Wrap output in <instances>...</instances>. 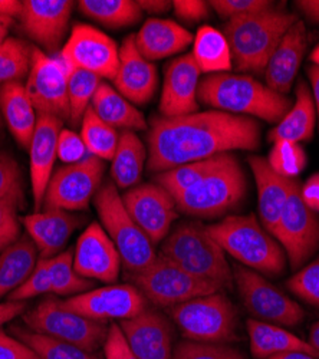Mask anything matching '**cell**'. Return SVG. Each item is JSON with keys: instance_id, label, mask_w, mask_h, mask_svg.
Returning a JSON list of instances; mask_svg holds the SVG:
<instances>
[{"instance_id": "obj_20", "label": "cell", "mask_w": 319, "mask_h": 359, "mask_svg": "<svg viewBox=\"0 0 319 359\" xmlns=\"http://www.w3.org/2000/svg\"><path fill=\"white\" fill-rule=\"evenodd\" d=\"M200 69L191 53L168 64L160 100V112L165 118H176L198 112Z\"/></svg>"}, {"instance_id": "obj_26", "label": "cell", "mask_w": 319, "mask_h": 359, "mask_svg": "<svg viewBox=\"0 0 319 359\" xmlns=\"http://www.w3.org/2000/svg\"><path fill=\"white\" fill-rule=\"evenodd\" d=\"M249 164L257 187V207L260 220H262L265 229L271 234H275L289 196V190H291L292 180L278 175L271 168L266 158L253 156L249 158Z\"/></svg>"}, {"instance_id": "obj_34", "label": "cell", "mask_w": 319, "mask_h": 359, "mask_svg": "<svg viewBox=\"0 0 319 359\" xmlns=\"http://www.w3.org/2000/svg\"><path fill=\"white\" fill-rule=\"evenodd\" d=\"M191 55L201 74H224L233 68L229 42L213 26H201L198 29Z\"/></svg>"}, {"instance_id": "obj_5", "label": "cell", "mask_w": 319, "mask_h": 359, "mask_svg": "<svg viewBox=\"0 0 319 359\" xmlns=\"http://www.w3.org/2000/svg\"><path fill=\"white\" fill-rule=\"evenodd\" d=\"M209 233L224 253L257 273L278 276L285 269V255L271 233L260 226L254 215L229 216L208 226Z\"/></svg>"}, {"instance_id": "obj_6", "label": "cell", "mask_w": 319, "mask_h": 359, "mask_svg": "<svg viewBox=\"0 0 319 359\" xmlns=\"http://www.w3.org/2000/svg\"><path fill=\"white\" fill-rule=\"evenodd\" d=\"M94 204L102 227L117 248L127 272L134 275L149 267L157 259L154 245L127 212L117 186L104 184L94 197Z\"/></svg>"}, {"instance_id": "obj_18", "label": "cell", "mask_w": 319, "mask_h": 359, "mask_svg": "<svg viewBox=\"0 0 319 359\" xmlns=\"http://www.w3.org/2000/svg\"><path fill=\"white\" fill-rule=\"evenodd\" d=\"M121 256L104 227L91 223L79 236L74 252V267L88 280L114 283L120 276Z\"/></svg>"}, {"instance_id": "obj_35", "label": "cell", "mask_w": 319, "mask_h": 359, "mask_svg": "<svg viewBox=\"0 0 319 359\" xmlns=\"http://www.w3.org/2000/svg\"><path fill=\"white\" fill-rule=\"evenodd\" d=\"M79 12L109 29H121L137 23L142 11L133 0H81Z\"/></svg>"}, {"instance_id": "obj_56", "label": "cell", "mask_w": 319, "mask_h": 359, "mask_svg": "<svg viewBox=\"0 0 319 359\" xmlns=\"http://www.w3.org/2000/svg\"><path fill=\"white\" fill-rule=\"evenodd\" d=\"M295 5L306 18L319 22V0H299Z\"/></svg>"}, {"instance_id": "obj_21", "label": "cell", "mask_w": 319, "mask_h": 359, "mask_svg": "<svg viewBox=\"0 0 319 359\" xmlns=\"http://www.w3.org/2000/svg\"><path fill=\"white\" fill-rule=\"evenodd\" d=\"M120 327L138 359H172V327L160 312L146 308Z\"/></svg>"}, {"instance_id": "obj_30", "label": "cell", "mask_w": 319, "mask_h": 359, "mask_svg": "<svg viewBox=\"0 0 319 359\" xmlns=\"http://www.w3.org/2000/svg\"><path fill=\"white\" fill-rule=\"evenodd\" d=\"M93 111L108 126L124 131L147 130V121L142 112L125 100L117 89L107 82H101L91 102Z\"/></svg>"}, {"instance_id": "obj_16", "label": "cell", "mask_w": 319, "mask_h": 359, "mask_svg": "<svg viewBox=\"0 0 319 359\" xmlns=\"http://www.w3.org/2000/svg\"><path fill=\"white\" fill-rule=\"evenodd\" d=\"M121 197L127 212L153 245L163 242L179 217L172 196L157 183H147L127 190Z\"/></svg>"}, {"instance_id": "obj_32", "label": "cell", "mask_w": 319, "mask_h": 359, "mask_svg": "<svg viewBox=\"0 0 319 359\" xmlns=\"http://www.w3.org/2000/svg\"><path fill=\"white\" fill-rule=\"evenodd\" d=\"M38 250L31 238L18 241L0 252V297L11 294L31 276L38 264Z\"/></svg>"}, {"instance_id": "obj_59", "label": "cell", "mask_w": 319, "mask_h": 359, "mask_svg": "<svg viewBox=\"0 0 319 359\" xmlns=\"http://www.w3.org/2000/svg\"><path fill=\"white\" fill-rule=\"evenodd\" d=\"M12 22L13 19L11 18H5V16H0V43L5 42L9 36V27L12 26Z\"/></svg>"}, {"instance_id": "obj_54", "label": "cell", "mask_w": 319, "mask_h": 359, "mask_svg": "<svg viewBox=\"0 0 319 359\" xmlns=\"http://www.w3.org/2000/svg\"><path fill=\"white\" fill-rule=\"evenodd\" d=\"M25 311H26L25 302L8 301L5 304H0V326H4L5 323L11 322L16 316L23 315Z\"/></svg>"}, {"instance_id": "obj_4", "label": "cell", "mask_w": 319, "mask_h": 359, "mask_svg": "<svg viewBox=\"0 0 319 359\" xmlns=\"http://www.w3.org/2000/svg\"><path fill=\"white\" fill-rule=\"evenodd\" d=\"M160 255L187 273L223 289L230 287L233 282L224 250L209 233L208 226L201 223L177 224L163 241Z\"/></svg>"}, {"instance_id": "obj_61", "label": "cell", "mask_w": 319, "mask_h": 359, "mask_svg": "<svg viewBox=\"0 0 319 359\" xmlns=\"http://www.w3.org/2000/svg\"><path fill=\"white\" fill-rule=\"evenodd\" d=\"M269 359H316V358L304 352H286V353L272 356Z\"/></svg>"}, {"instance_id": "obj_31", "label": "cell", "mask_w": 319, "mask_h": 359, "mask_svg": "<svg viewBox=\"0 0 319 359\" xmlns=\"http://www.w3.org/2000/svg\"><path fill=\"white\" fill-rule=\"evenodd\" d=\"M315 111L312 93L304 81H299L297 86L295 104L269 133V141L276 142L286 140L297 144L309 141L315 128Z\"/></svg>"}, {"instance_id": "obj_63", "label": "cell", "mask_w": 319, "mask_h": 359, "mask_svg": "<svg viewBox=\"0 0 319 359\" xmlns=\"http://www.w3.org/2000/svg\"><path fill=\"white\" fill-rule=\"evenodd\" d=\"M0 127H2V118H0Z\"/></svg>"}, {"instance_id": "obj_24", "label": "cell", "mask_w": 319, "mask_h": 359, "mask_svg": "<svg viewBox=\"0 0 319 359\" xmlns=\"http://www.w3.org/2000/svg\"><path fill=\"white\" fill-rule=\"evenodd\" d=\"M22 223L36 246L41 259H52L62 253L69 237L81 224V219L71 212L45 208L43 212L25 216Z\"/></svg>"}, {"instance_id": "obj_25", "label": "cell", "mask_w": 319, "mask_h": 359, "mask_svg": "<svg viewBox=\"0 0 319 359\" xmlns=\"http://www.w3.org/2000/svg\"><path fill=\"white\" fill-rule=\"evenodd\" d=\"M308 42L309 36L305 23L298 20L279 42L264 72L266 86L272 91L282 95L289 93L304 59Z\"/></svg>"}, {"instance_id": "obj_41", "label": "cell", "mask_w": 319, "mask_h": 359, "mask_svg": "<svg viewBox=\"0 0 319 359\" xmlns=\"http://www.w3.org/2000/svg\"><path fill=\"white\" fill-rule=\"evenodd\" d=\"M32 50L25 41L9 36L0 43V85L20 82L31 71Z\"/></svg>"}, {"instance_id": "obj_12", "label": "cell", "mask_w": 319, "mask_h": 359, "mask_svg": "<svg viewBox=\"0 0 319 359\" xmlns=\"http://www.w3.org/2000/svg\"><path fill=\"white\" fill-rule=\"evenodd\" d=\"M104 172V161L94 156L57 168L48 184L43 207L71 213L86 210L101 189Z\"/></svg>"}, {"instance_id": "obj_50", "label": "cell", "mask_w": 319, "mask_h": 359, "mask_svg": "<svg viewBox=\"0 0 319 359\" xmlns=\"http://www.w3.org/2000/svg\"><path fill=\"white\" fill-rule=\"evenodd\" d=\"M104 359H138L130 348L120 325H109L104 344Z\"/></svg>"}, {"instance_id": "obj_40", "label": "cell", "mask_w": 319, "mask_h": 359, "mask_svg": "<svg viewBox=\"0 0 319 359\" xmlns=\"http://www.w3.org/2000/svg\"><path fill=\"white\" fill-rule=\"evenodd\" d=\"M101 83V78L83 69L68 68L69 123L76 127L91 107L93 98Z\"/></svg>"}, {"instance_id": "obj_1", "label": "cell", "mask_w": 319, "mask_h": 359, "mask_svg": "<svg viewBox=\"0 0 319 359\" xmlns=\"http://www.w3.org/2000/svg\"><path fill=\"white\" fill-rule=\"evenodd\" d=\"M147 141L149 168L163 172L236 149L253 151L260 142V128L250 116L212 109L156 118Z\"/></svg>"}, {"instance_id": "obj_22", "label": "cell", "mask_w": 319, "mask_h": 359, "mask_svg": "<svg viewBox=\"0 0 319 359\" xmlns=\"http://www.w3.org/2000/svg\"><path fill=\"white\" fill-rule=\"evenodd\" d=\"M112 81L115 89L133 104L144 105L154 97L158 85L157 69L137 49L135 35L124 39L120 48V67Z\"/></svg>"}, {"instance_id": "obj_10", "label": "cell", "mask_w": 319, "mask_h": 359, "mask_svg": "<svg viewBox=\"0 0 319 359\" xmlns=\"http://www.w3.org/2000/svg\"><path fill=\"white\" fill-rule=\"evenodd\" d=\"M134 286L158 308H172L190 299L223 292L216 283L198 279L161 255L144 271L130 275Z\"/></svg>"}, {"instance_id": "obj_2", "label": "cell", "mask_w": 319, "mask_h": 359, "mask_svg": "<svg viewBox=\"0 0 319 359\" xmlns=\"http://www.w3.org/2000/svg\"><path fill=\"white\" fill-rule=\"evenodd\" d=\"M197 98L215 111L256 116L276 124L292 108L291 98L272 91L266 83L229 72L208 75L200 81Z\"/></svg>"}, {"instance_id": "obj_55", "label": "cell", "mask_w": 319, "mask_h": 359, "mask_svg": "<svg viewBox=\"0 0 319 359\" xmlns=\"http://www.w3.org/2000/svg\"><path fill=\"white\" fill-rule=\"evenodd\" d=\"M137 5L142 12H149L151 15H161L171 8V2H167V0H138Z\"/></svg>"}, {"instance_id": "obj_19", "label": "cell", "mask_w": 319, "mask_h": 359, "mask_svg": "<svg viewBox=\"0 0 319 359\" xmlns=\"http://www.w3.org/2000/svg\"><path fill=\"white\" fill-rule=\"evenodd\" d=\"M72 9L69 0H25L18 19L29 38L53 52L67 35Z\"/></svg>"}, {"instance_id": "obj_42", "label": "cell", "mask_w": 319, "mask_h": 359, "mask_svg": "<svg viewBox=\"0 0 319 359\" xmlns=\"http://www.w3.org/2000/svg\"><path fill=\"white\" fill-rule=\"evenodd\" d=\"M271 168L280 177L294 180L306 165V156L304 148L292 141H276L266 158Z\"/></svg>"}, {"instance_id": "obj_60", "label": "cell", "mask_w": 319, "mask_h": 359, "mask_svg": "<svg viewBox=\"0 0 319 359\" xmlns=\"http://www.w3.org/2000/svg\"><path fill=\"white\" fill-rule=\"evenodd\" d=\"M309 345L315 349V352L319 356V322H316L309 332Z\"/></svg>"}, {"instance_id": "obj_58", "label": "cell", "mask_w": 319, "mask_h": 359, "mask_svg": "<svg viewBox=\"0 0 319 359\" xmlns=\"http://www.w3.org/2000/svg\"><path fill=\"white\" fill-rule=\"evenodd\" d=\"M308 76H309L311 86H312V97H313L315 109L318 111V116H319V67L312 65L311 68H308Z\"/></svg>"}, {"instance_id": "obj_36", "label": "cell", "mask_w": 319, "mask_h": 359, "mask_svg": "<svg viewBox=\"0 0 319 359\" xmlns=\"http://www.w3.org/2000/svg\"><path fill=\"white\" fill-rule=\"evenodd\" d=\"M229 156L230 153L220 154L208 160L189 163L176 168L158 172V175L156 177V183L165 189L172 197H176L177 194L193 187L194 184L201 182L203 178L212 174L227 160Z\"/></svg>"}, {"instance_id": "obj_7", "label": "cell", "mask_w": 319, "mask_h": 359, "mask_svg": "<svg viewBox=\"0 0 319 359\" xmlns=\"http://www.w3.org/2000/svg\"><path fill=\"white\" fill-rule=\"evenodd\" d=\"M168 313L191 342L229 344L239 339L236 308L222 292L190 299L170 308Z\"/></svg>"}, {"instance_id": "obj_47", "label": "cell", "mask_w": 319, "mask_h": 359, "mask_svg": "<svg viewBox=\"0 0 319 359\" xmlns=\"http://www.w3.org/2000/svg\"><path fill=\"white\" fill-rule=\"evenodd\" d=\"M223 19H235L260 13L275 8L271 0H213L209 4Z\"/></svg>"}, {"instance_id": "obj_43", "label": "cell", "mask_w": 319, "mask_h": 359, "mask_svg": "<svg viewBox=\"0 0 319 359\" xmlns=\"http://www.w3.org/2000/svg\"><path fill=\"white\" fill-rule=\"evenodd\" d=\"M0 200L16 208L25 205L22 171L19 164L5 153H0Z\"/></svg>"}, {"instance_id": "obj_48", "label": "cell", "mask_w": 319, "mask_h": 359, "mask_svg": "<svg viewBox=\"0 0 319 359\" xmlns=\"http://www.w3.org/2000/svg\"><path fill=\"white\" fill-rule=\"evenodd\" d=\"M56 154L65 164H76L88 157V149H86L81 134H76L72 130H62L57 138Z\"/></svg>"}, {"instance_id": "obj_17", "label": "cell", "mask_w": 319, "mask_h": 359, "mask_svg": "<svg viewBox=\"0 0 319 359\" xmlns=\"http://www.w3.org/2000/svg\"><path fill=\"white\" fill-rule=\"evenodd\" d=\"M147 299L134 285H112L68 297L62 306L90 319L127 320L147 308Z\"/></svg>"}, {"instance_id": "obj_15", "label": "cell", "mask_w": 319, "mask_h": 359, "mask_svg": "<svg viewBox=\"0 0 319 359\" xmlns=\"http://www.w3.org/2000/svg\"><path fill=\"white\" fill-rule=\"evenodd\" d=\"M60 57L67 68L88 71L114 79L120 67V49L108 35L90 25H75Z\"/></svg>"}, {"instance_id": "obj_46", "label": "cell", "mask_w": 319, "mask_h": 359, "mask_svg": "<svg viewBox=\"0 0 319 359\" xmlns=\"http://www.w3.org/2000/svg\"><path fill=\"white\" fill-rule=\"evenodd\" d=\"M50 293V271L49 260L39 259L34 273L27 278V280L19 286L15 292L9 294V301L25 302L27 299L42 296Z\"/></svg>"}, {"instance_id": "obj_62", "label": "cell", "mask_w": 319, "mask_h": 359, "mask_svg": "<svg viewBox=\"0 0 319 359\" xmlns=\"http://www.w3.org/2000/svg\"><path fill=\"white\" fill-rule=\"evenodd\" d=\"M311 61L315 64V67H319V45L312 50Z\"/></svg>"}, {"instance_id": "obj_53", "label": "cell", "mask_w": 319, "mask_h": 359, "mask_svg": "<svg viewBox=\"0 0 319 359\" xmlns=\"http://www.w3.org/2000/svg\"><path fill=\"white\" fill-rule=\"evenodd\" d=\"M301 196L304 203L316 215L319 213V174H313L301 187Z\"/></svg>"}, {"instance_id": "obj_13", "label": "cell", "mask_w": 319, "mask_h": 359, "mask_svg": "<svg viewBox=\"0 0 319 359\" xmlns=\"http://www.w3.org/2000/svg\"><path fill=\"white\" fill-rule=\"evenodd\" d=\"M273 236L283 246L292 269H301L319 249V217L304 203L297 178L292 180Z\"/></svg>"}, {"instance_id": "obj_52", "label": "cell", "mask_w": 319, "mask_h": 359, "mask_svg": "<svg viewBox=\"0 0 319 359\" xmlns=\"http://www.w3.org/2000/svg\"><path fill=\"white\" fill-rule=\"evenodd\" d=\"M171 8L182 20L184 22H200L209 18L210 5L203 0H174Z\"/></svg>"}, {"instance_id": "obj_57", "label": "cell", "mask_w": 319, "mask_h": 359, "mask_svg": "<svg viewBox=\"0 0 319 359\" xmlns=\"http://www.w3.org/2000/svg\"><path fill=\"white\" fill-rule=\"evenodd\" d=\"M22 11V2L19 0H0V16L19 18Z\"/></svg>"}, {"instance_id": "obj_27", "label": "cell", "mask_w": 319, "mask_h": 359, "mask_svg": "<svg viewBox=\"0 0 319 359\" xmlns=\"http://www.w3.org/2000/svg\"><path fill=\"white\" fill-rule=\"evenodd\" d=\"M193 41V35L177 22L157 18L144 22L135 35L137 49L149 62L180 53Z\"/></svg>"}, {"instance_id": "obj_9", "label": "cell", "mask_w": 319, "mask_h": 359, "mask_svg": "<svg viewBox=\"0 0 319 359\" xmlns=\"http://www.w3.org/2000/svg\"><path fill=\"white\" fill-rule=\"evenodd\" d=\"M23 315V322L31 331L90 352L104 346L109 329L107 322L72 312L62 306V301L53 297L45 299L35 309Z\"/></svg>"}, {"instance_id": "obj_11", "label": "cell", "mask_w": 319, "mask_h": 359, "mask_svg": "<svg viewBox=\"0 0 319 359\" xmlns=\"http://www.w3.org/2000/svg\"><path fill=\"white\" fill-rule=\"evenodd\" d=\"M233 280L252 319L283 326H295L304 320V309L252 269L236 266Z\"/></svg>"}, {"instance_id": "obj_45", "label": "cell", "mask_w": 319, "mask_h": 359, "mask_svg": "<svg viewBox=\"0 0 319 359\" xmlns=\"http://www.w3.org/2000/svg\"><path fill=\"white\" fill-rule=\"evenodd\" d=\"M286 287L309 305L319 306V259L297 272L286 282Z\"/></svg>"}, {"instance_id": "obj_23", "label": "cell", "mask_w": 319, "mask_h": 359, "mask_svg": "<svg viewBox=\"0 0 319 359\" xmlns=\"http://www.w3.org/2000/svg\"><path fill=\"white\" fill-rule=\"evenodd\" d=\"M64 121L49 115H38V124L29 147V168L35 203V212H41L48 184L53 174V164L57 157V138L64 130Z\"/></svg>"}, {"instance_id": "obj_38", "label": "cell", "mask_w": 319, "mask_h": 359, "mask_svg": "<svg viewBox=\"0 0 319 359\" xmlns=\"http://www.w3.org/2000/svg\"><path fill=\"white\" fill-rule=\"evenodd\" d=\"M12 332L18 339L31 346L42 359H102L95 352L36 334L31 329L15 326Z\"/></svg>"}, {"instance_id": "obj_29", "label": "cell", "mask_w": 319, "mask_h": 359, "mask_svg": "<svg viewBox=\"0 0 319 359\" xmlns=\"http://www.w3.org/2000/svg\"><path fill=\"white\" fill-rule=\"evenodd\" d=\"M246 329L250 341V351L256 359H269L286 352H304L319 358L309 342L302 341L280 326L247 319Z\"/></svg>"}, {"instance_id": "obj_8", "label": "cell", "mask_w": 319, "mask_h": 359, "mask_svg": "<svg viewBox=\"0 0 319 359\" xmlns=\"http://www.w3.org/2000/svg\"><path fill=\"white\" fill-rule=\"evenodd\" d=\"M245 193V172L236 157L230 154L212 174L172 198L179 212L187 216L215 219L236 208Z\"/></svg>"}, {"instance_id": "obj_39", "label": "cell", "mask_w": 319, "mask_h": 359, "mask_svg": "<svg viewBox=\"0 0 319 359\" xmlns=\"http://www.w3.org/2000/svg\"><path fill=\"white\" fill-rule=\"evenodd\" d=\"M48 260L50 271V293L72 297L94 287L93 280L76 273L74 267V253L71 250L62 252Z\"/></svg>"}, {"instance_id": "obj_33", "label": "cell", "mask_w": 319, "mask_h": 359, "mask_svg": "<svg viewBox=\"0 0 319 359\" xmlns=\"http://www.w3.org/2000/svg\"><path fill=\"white\" fill-rule=\"evenodd\" d=\"M146 160L147 149L137 134L123 131L111 165V177L117 189L130 190L138 186Z\"/></svg>"}, {"instance_id": "obj_3", "label": "cell", "mask_w": 319, "mask_h": 359, "mask_svg": "<svg viewBox=\"0 0 319 359\" xmlns=\"http://www.w3.org/2000/svg\"><path fill=\"white\" fill-rule=\"evenodd\" d=\"M298 20L297 15L276 6L227 20L223 35L229 42L235 68L240 72L264 74L279 42Z\"/></svg>"}, {"instance_id": "obj_44", "label": "cell", "mask_w": 319, "mask_h": 359, "mask_svg": "<svg viewBox=\"0 0 319 359\" xmlns=\"http://www.w3.org/2000/svg\"><path fill=\"white\" fill-rule=\"evenodd\" d=\"M172 359H246L245 355L227 344H200L186 341L174 349Z\"/></svg>"}, {"instance_id": "obj_14", "label": "cell", "mask_w": 319, "mask_h": 359, "mask_svg": "<svg viewBox=\"0 0 319 359\" xmlns=\"http://www.w3.org/2000/svg\"><path fill=\"white\" fill-rule=\"evenodd\" d=\"M25 88L38 115L69 121L68 68L61 57H52L41 48H34Z\"/></svg>"}, {"instance_id": "obj_37", "label": "cell", "mask_w": 319, "mask_h": 359, "mask_svg": "<svg viewBox=\"0 0 319 359\" xmlns=\"http://www.w3.org/2000/svg\"><path fill=\"white\" fill-rule=\"evenodd\" d=\"M81 138L90 156L100 160H112L120 141V134L98 118L90 107L81 121Z\"/></svg>"}, {"instance_id": "obj_51", "label": "cell", "mask_w": 319, "mask_h": 359, "mask_svg": "<svg viewBox=\"0 0 319 359\" xmlns=\"http://www.w3.org/2000/svg\"><path fill=\"white\" fill-rule=\"evenodd\" d=\"M0 359H42L31 346L0 329Z\"/></svg>"}, {"instance_id": "obj_49", "label": "cell", "mask_w": 319, "mask_h": 359, "mask_svg": "<svg viewBox=\"0 0 319 359\" xmlns=\"http://www.w3.org/2000/svg\"><path fill=\"white\" fill-rule=\"evenodd\" d=\"M16 212V207L0 200V252H4L19 238L20 224Z\"/></svg>"}, {"instance_id": "obj_28", "label": "cell", "mask_w": 319, "mask_h": 359, "mask_svg": "<svg viewBox=\"0 0 319 359\" xmlns=\"http://www.w3.org/2000/svg\"><path fill=\"white\" fill-rule=\"evenodd\" d=\"M0 112L18 144L29 149L38 124V112L26 93L25 83L9 82L0 88Z\"/></svg>"}]
</instances>
